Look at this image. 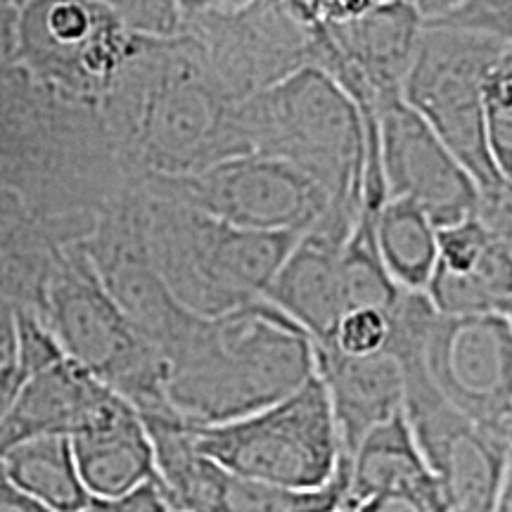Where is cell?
<instances>
[{"label":"cell","mask_w":512,"mask_h":512,"mask_svg":"<svg viewBox=\"0 0 512 512\" xmlns=\"http://www.w3.org/2000/svg\"><path fill=\"white\" fill-rule=\"evenodd\" d=\"M3 3H10V5H15V8H22V5L29 3V0H3Z\"/></svg>","instance_id":"43"},{"label":"cell","mask_w":512,"mask_h":512,"mask_svg":"<svg viewBox=\"0 0 512 512\" xmlns=\"http://www.w3.org/2000/svg\"><path fill=\"white\" fill-rule=\"evenodd\" d=\"M88 494L124 496L155 482V451L136 408L128 403L110 420L69 439Z\"/></svg>","instance_id":"21"},{"label":"cell","mask_w":512,"mask_h":512,"mask_svg":"<svg viewBox=\"0 0 512 512\" xmlns=\"http://www.w3.org/2000/svg\"><path fill=\"white\" fill-rule=\"evenodd\" d=\"M83 242L72 228L29 219L0 228V306L41 316L55 252Z\"/></svg>","instance_id":"22"},{"label":"cell","mask_w":512,"mask_h":512,"mask_svg":"<svg viewBox=\"0 0 512 512\" xmlns=\"http://www.w3.org/2000/svg\"><path fill=\"white\" fill-rule=\"evenodd\" d=\"M434 27H456L512 43V0H463Z\"/></svg>","instance_id":"28"},{"label":"cell","mask_w":512,"mask_h":512,"mask_svg":"<svg viewBox=\"0 0 512 512\" xmlns=\"http://www.w3.org/2000/svg\"><path fill=\"white\" fill-rule=\"evenodd\" d=\"M361 211L328 204L292 242L264 294L318 347L330 342L337 323L349 313L342 254Z\"/></svg>","instance_id":"16"},{"label":"cell","mask_w":512,"mask_h":512,"mask_svg":"<svg viewBox=\"0 0 512 512\" xmlns=\"http://www.w3.org/2000/svg\"><path fill=\"white\" fill-rule=\"evenodd\" d=\"M316 375V344L266 299L200 316L166 358V399L192 427L245 418Z\"/></svg>","instance_id":"3"},{"label":"cell","mask_w":512,"mask_h":512,"mask_svg":"<svg viewBox=\"0 0 512 512\" xmlns=\"http://www.w3.org/2000/svg\"><path fill=\"white\" fill-rule=\"evenodd\" d=\"M247 152L290 164L328 204L363 209L368 126L356 102L316 67H304L240 102Z\"/></svg>","instance_id":"5"},{"label":"cell","mask_w":512,"mask_h":512,"mask_svg":"<svg viewBox=\"0 0 512 512\" xmlns=\"http://www.w3.org/2000/svg\"><path fill=\"white\" fill-rule=\"evenodd\" d=\"M384 3L389 0H313V19L316 24L344 22Z\"/></svg>","instance_id":"31"},{"label":"cell","mask_w":512,"mask_h":512,"mask_svg":"<svg viewBox=\"0 0 512 512\" xmlns=\"http://www.w3.org/2000/svg\"><path fill=\"white\" fill-rule=\"evenodd\" d=\"M508 192H510V197H512V183H510V188H508Z\"/></svg>","instance_id":"44"},{"label":"cell","mask_w":512,"mask_h":512,"mask_svg":"<svg viewBox=\"0 0 512 512\" xmlns=\"http://www.w3.org/2000/svg\"><path fill=\"white\" fill-rule=\"evenodd\" d=\"M505 316H508V320H510V328H512V299L508 302V306H505ZM510 446H512V422H510Z\"/></svg>","instance_id":"42"},{"label":"cell","mask_w":512,"mask_h":512,"mask_svg":"<svg viewBox=\"0 0 512 512\" xmlns=\"http://www.w3.org/2000/svg\"><path fill=\"white\" fill-rule=\"evenodd\" d=\"M375 249L401 292H425L439 254V228L418 204L384 200L373 219Z\"/></svg>","instance_id":"23"},{"label":"cell","mask_w":512,"mask_h":512,"mask_svg":"<svg viewBox=\"0 0 512 512\" xmlns=\"http://www.w3.org/2000/svg\"><path fill=\"white\" fill-rule=\"evenodd\" d=\"M505 41L456 27L425 24L401 88V100L475 176L484 197L508 190L484 143L482 88Z\"/></svg>","instance_id":"9"},{"label":"cell","mask_w":512,"mask_h":512,"mask_svg":"<svg viewBox=\"0 0 512 512\" xmlns=\"http://www.w3.org/2000/svg\"><path fill=\"white\" fill-rule=\"evenodd\" d=\"M377 155L387 200H408L437 228L470 219L484 195L475 176L403 100L375 112Z\"/></svg>","instance_id":"15"},{"label":"cell","mask_w":512,"mask_h":512,"mask_svg":"<svg viewBox=\"0 0 512 512\" xmlns=\"http://www.w3.org/2000/svg\"><path fill=\"white\" fill-rule=\"evenodd\" d=\"M0 512H53L10 482L0 467Z\"/></svg>","instance_id":"35"},{"label":"cell","mask_w":512,"mask_h":512,"mask_svg":"<svg viewBox=\"0 0 512 512\" xmlns=\"http://www.w3.org/2000/svg\"><path fill=\"white\" fill-rule=\"evenodd\" d=\"M136 36L98 0H29L17 10L15 62L55 91L100 105Z\"/></svg>","instance_id":"10"},{"label":"cell","mask_w":512,"mask_h":512,"mask_svg":"<svg viewBox=\"0 0 512 512\" xmlns=\"http://www.w3.org/2000/svg\"><path fill=\"white\" fill-rule=\"evenodd\" d=\"M17 10L19 8H15V5L0 0V67L15 62Z\"/></svg>","instance_id":"36"},{"label":"cell","mask_w":512,"mask_h":512,"mask_svg":"<svg viewBox=\"0 0 512 512\" xmlns=\"http://www.w3.org/2000/svg\"><path fill=\"white\" fill-rule=\"evenodd\" d=\"M347 503V460L337 477L320 489H287L228 472L219 512H337Z\"/></svg>","instance_id":"25"},{"label":"cell","mask_w":512,"mask_h":512,"mask_svg":"<svg viewBox=\"0 0 512 512\" xmlns=\"http://www.w3.org/2000/svg\"><path fill=\"white\" fill-rule=\"evenodd\" d=\"M133 190L159 278L197 316H221L264 299L299 235L230 226L157 190Z\"/></svg>","instance_id":"4"},{"label":"cell","mask_w":512,"mask_h":512,"mask_svg":"<svg viewBox=\"0 0 512 512\" xmlns=\"http://www.w3.org/2000/svg\"><path fill=\"white\" fill-rule=\"evenodd\" d=\"M425 297L441 316L505 311L512 299V245L482 214L439 228Z\"/></svg>","instance_id":"17"},{"label":"cell","mask_w":512,"mask_h":512,"mask_svg":"<svg viewBox=\"0 0 512 512\" xmlns=\"http://www.w3.org/2000/svg\"><path fill=\"white\" fill-rule=\"evenodd\" d=\"M392 339V316L382 309H356L337 323L328 344L320 347L337 349L347 356H370L387 351Z\"/></svg>","instance_id":"27"},{"label":"cell","mask_w":512,"mask_h":512,"mask_svg":"<svg viewBox=\"0 0 512 512\" xmlns=\"http://www.w3.org/2000/svg\"><path fill=\"white\" fill-rule=\"evenodd\" d=\"M29 219H34V216L29 214L24 202L19 200L15 192L0 185V228L17 226V223H24Z\"/></svg>","instance_id":"37"},{"label":"cell","mask_w":512,"mask_h":512,"mask_svg":"<svg viewBox=\"0 0 512 512\" xmlns=\"http://www.w3.org/2000/svg\"><path fill=\"white\" fill-rule=\"evenodd\" d=\"M79 512H171V508L157 482H147L124 496H91Z\"/></svg>","instance_id":"30"},{"label":"cell","mask_w":512,"mask_h":512,"mask_svg":"<svg viewBox=\"0 0 512 512\" xmlns=\"http://www.w3.org/2000/svg\"><path fill=\"white\" fill-rule=\"evenodd\" d=\"M354 512H434L430 505H425L418 498L403 494H380L370 496L366 501L351 505Z\"/></svg>","instance_id":"33"},{"label":"cell","mask_w":512,"mask_h":512,"mask_svg":"<svg viewBox=\"0 0 512 512\" xmlns=\"http://www.w3.org/2000/svg\"><path fill=\"white\" fill-rule=\"evenodd\" d=\"M117 12L138 34L171 36L181 29V5L178 0H98Z\"/></svg>","instance_id":"29"},{"label":"cell","mask_w":512,"mask_h":512,"mask_svg":"<svg viewBox=\"0 0 512 512\" xmlns=\"http://www.w3.org/2000/svg\"><path fill=\"white\" fill-rule=\"evenodd\" d=\"M136 188L157 190L230 226L261 233H302L328 207L323 192L304 174L254 152Z\"/></svg>","instance_id":"12"},{"label":"cell","mask_w":512,"mask_h":512,"mask_svg":"<svg viewBox=\"0 0 512 512\" xmlns=\"http://www.w3.org/2000/svg\"><path fill=\"white\" fill-rule=\"evenodd\" d=\"M238 110L181 31L138 34L100 102L131 188L247 155Z\"/></svg>","instance_id":"1"},{"label":"cell","mask_w":512,"mask_h":512,"mask_svg":"<svg viewBox=\"0 0 512 512\" xmlns=\"http://www.w3.org/2000/svg\"><path fill=\"white\" fill-rule=\"evenodd\" d=\"M192 437L223 470L287 489H320L344 465L335 415L318 375L245 418L192 427Z\"/></svg>","instance_id":"8"},{"label":"cell","mask_w":512,"mask_h":512,"mask_svg":"<svg viewBox=\"0 0 512 512\" xmlns=\"http://www.w3.org/2000/svg\"><path fill=\"white\" fill-rule=\"evenodd\" d=\"M510 46H512V43H510Z\"/></svg>","instance_id":"45"},{"label":"cell","mask_w":512,"mask_h":512,"mask_svg":"<svg viewBox=\"0 0 512 512\" xmlns=\"http://www.w3.org/2000/svg\"><path fill=\"white\" fill-rule=\"evenodd\" d=\"M422 292H401L389 311V351L399 358L406 380L403 418L432 470L446 512H494L512 446L482 430L441 396L422 366V344L434 318Z\"/></svg>","instance_id":"6"},{"label":"cell","mask_w":512,"mask_h":512,"mask_svg":"<svg viewBox=\"0 0 512 512\" xmlns=\"http://www.w3.org/2000/svg\"><path fill=\"white\" fill-rule=\"evenodd\" d=\"M43 325L64 356L147 415H178L166 399V366L102 285L81 242L55 252Z\"/></svg>","instance_id":"7"},{"label":"cell","mask_w":512,"mask_h":512,"mask_svg":"<svg viewBox=\"0 0 512 512\" xmlns=\"http://www.w3.org/2000/svg\"><path fill=\"white\" fill-rule=\"evenodd\" d=\"M380 494L413 496L434 512H446L432 470L415 444L406 418L382 422L358 444L347 460V503L354 505Z\"/></svg>","instance_id":"20"},{"label":"cell","mask_w":512,"mask_h":512,"mask_svg":"<svg viewBox=\"0 0 512 512\" xmlns=\"http://www.w3.org/2000/svg\"><path fill=\"white\" fill-rule=\"evenodd\" d=\"M403 3L411 5V8L422 17V22L434 24L446 15H451L463 0H403Z\"/></svg>","instance_id":"38"},{"label":"cell","mask_w":512,"mask_h":512,"mask_svg":"<svg viewBox=\"0 0 512 512\" xmlns=\"http://www.w3.org/2000/svg\"><path fill=\"white\" fill-rule=\"evenodd\" d=\"M249 3H254V0H178L181 17L188 12H233Z\"/></svg>","instance_id":"40"},{"label":"cell","mask_w":512,"mask_h":512,"mask_svg":"<svg viewBox=\"0 0 512 512\" xmlns=\"http://www.w3.org/2000/svg\"><path fill=\"white\" fill-rule=\"evenodd\" d=\"M0 467L12 484L53 512H79L91 501L64 437L19 441L0 453Z\"/></svg>","instance_id":"24"},{"label":"cell","mask_w":512,"mask_h":512,"mask_svg":"<svg viewBox=\"0 0 512 512\" xmlns=\"http://www.w3.org/2000/svg\"><path fill=\"white\" fill-rule=\"evenodd\" d=\"M479 214L512 245V197L508 190L498 197H484Z\"/></svg>","instance_id":"34"},{"label":"cell","mask_w":512,"mask_h":512,"mask_svg":"<svg viewBox=\"0 0 512 512\" xmlns=\"http://www.w3.org/2000/svg\"><path fill=\"white\" fill-rule=\"evenodd\" d=\"M482 126L484 143L496 174L508 185L512 183V46L505 50L489 69L482 88Z\"/></svg>","instance_id":"26"},{"label":"cell","mask_w":512,"mask_h":512,"mask_svg":"<svg viewBox=\"0 0 512 512\" xmlns=\"http://www.w3.org/2000/svg\"><path fill=\"white\" fill-rule=\"evenodd\" d=\"M316 375L328 392L344 460L354 456L366 434L403 413L406 380L399 358L389 349L347 356L316 344Z\"/></svg>","instance_id":"19"},{"label":"cell","mask_w":512,"mask_h":512,"mask_svg":"<svg viewBox=\"0 0 512 512\" xmlns=\"http://www.w3.org/2000/svg\"><path fill=\"white\" fill-rule=\"evenodd\" d=\"M425 22L403 0H389L344 22L316 24L311 67H316L356 102L377 112L401 100V88L418 50Z\"/></svg>","instance_id":"14"},{"label":"cell","mask_w":512,"mask_h":512,"mask_svg":"<svg viewBox=\"0 0 512 512\" xmlns=\"http://www.w3.org/2000/svg\"><path fill=\"white\" fill-rule=\"evenodd\" d=\"M124 406H128L126 399L62 351L46 366L24 373L15 408L0 434V453L36 437L72 439L110 420Z\"/></svg>","instance_id":"18"},{"label":"cell","mask_w":512,"mask_h":512,"mask_svg":"<svg viewBox=\"0 0 512 512\" xmlns=\"http://www.w3.org/2000/svg\"><path fill=\"white\" fill-rule=\"evenodd\" d=\"M313 29L283 0H254L233 12H188L178 31L192 38L216 83L240 105L311 67Z\"/></svg>","instance_id":"11"},{"label":"cell","mask_w":512,"mask_h":512,"mask_svg":"<svg viewBox=\"0 0 512 512\" xmlns=\"http://www.w3.org/2000/svg\"><path fill=\"white\" fill-rule=\"evenodd\" d=\"M422 366L458 413L510 441L512 328L503 311L434 313L422 344Z\"/></svg>","instance_id":"13"},{"label":"cell","mask_w":512,"mask_h":512,"mask_svg":"<svg viewBox=\"0 0 512 512\" xmlns=\"http://www.w3.org/2000/svg\"><path fill=\"white\" fill-rule=\"evenodd\" d=\"M0 185L34 219L81 240L133 190L100 105L55 91L17 62L0 67Z\"/></svg>","instance_id":"2"},{"label":"cell","mask_w":512,"mask_h":512,"mask_svg":"<svg viewBox=\"0 0 512 512\" xmlns=\"http://www.w3.org/2000/svg\"><path fill=\"white\" fill-rule=\"evenodd\" d=\"M17 332H15V311L0 306V366L15 358Z\"/></svg>","instance_id":"39"},{"label":"cell","mask_w":512,"mask_h":512,"mask_svg":"<svg viewBox=\"0 0 512 512\" xmlns=\"http://www.w3.org/2000/svg\"><path fill=\"white\" fill-rule=\"evenodd\" d=\"M22 382H24V373L22 368L17 366L15 358L0 366V434H3L5 425H8V418L12 408H15Z\"/></svg>","instance_id":"32"},{"label":"cell","mask_w":512,"mask_h":512,"mask_svg":"<svg viewBox=\"0 0 512 512\" xmlns=\"http://www.w3.org/2000/svg\"><path fill=\"white\" fill-rule=\"evenodd\" d=\"M494 512H512V453L508 460V467H505L501 491H498V501Z\"/></svg>","instance_id":"41"}]
</instances>
